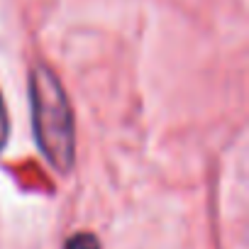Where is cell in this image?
Segmentation results:
<instances>
[{
    "mask_svg": "<svg viewBox=\"0 0 249 249\" xmlns=\"http://www.w3.org/2000/svg\"><path fill=\"white\" fill-rule=\"evenodd\" d=\"M64 249H103V247L93 232H76L64 242Z\"/></svg>",
    "mask_w": 249,
    "mask_h": 249,
    "instance_id": "cell-2",
    "label": "cell"
},
{
    "mask_svg": "<svg viewBox=\"0 0 249 249\" xmlns=\"http://www.w3.org/2000/svg\"><path fill=\"white\" fill-rule=\"evenodd\" d=\"M30 103L39 152L61 176L71 174L76 164L73 110L56 71L44 61H37L30 69Z\"/></svg>",
    "mask_w": 249,
    "mask_h": 249,
    "instance_id": "cell-1",
    "label": "cell"
},
{
    "mask_svg": "<svg viewBox=\"0 0 249 249\" xmlns=\"http://www.w3.org/2000/svg\"><path fill=\"white\" fill-rule=\"evenodd\" d=\"M8 140H10V117H8L3 93H0V154H3V149L8 147Z\"/></svg>",
    "mask_w": 249,
    "mask_h": 249,
    "instance_id": "cell-3",
    "label": "cell"
}]
</instances>
